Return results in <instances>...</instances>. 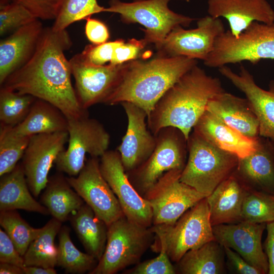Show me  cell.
Returning a JSON list of instances; mask_svg holds the SVG:
<instances>
[{
  "label": "cell",
  "instance_id": "obj_1",
  "mask_svg": "<svg viewBox=\"0 0 274 274\" xmlns=\"http://www.w3.org/2000/svg\"><path fill=\"white\" fill-rule=\"evenodd\" d=\"M72 45L66 29L44 28L31 57L1 86L49 102L67 120L88 116L72 85L71 65L64 54Z\"/></svg>",
  "mask_w": 274,
  "mask_h": 274
},
{
  "label": "cell",
  "instance_id": "obj_2",
  "mask_svg": "<svg viewBox=\"0 0 274 274\" xmlns=\"http://www.w3.org/2000/svg\"><path fill=\"white\" fill-rule=\"evenodd\" d=\"M224 91L219 78L208 75L196 65L158 100L147 118L148 128L156 136L162 128L174 127L188 140L209 101Z\"/></svg>",
  "mask_w": 274,
  "mask_h": 274
},
{
  "label": "cell",
  "instance_id": "obj_3",
  "mask_svg": "<svg viewBox=\"0 0 274 274\" xmlns=\"http://www.w3.org/2000/svg\"><path fill=\"white\" fill-rule=\"evenodd\" d=\"M197 64L196 59L161 55L148 61L127 62L120 82L104 104L130 102L148 117L163 94Z\"/></svg>",
  "mask_w": 274,
  "mask_h": 274
},
{
  "label": "cell",
  "instance_id": "obj_4",
  "mask_svg": "<svg viewBox=\"0 0 274 274\" xmlns=\"http://www.w3.org/2000/svg\"><path fill=\"white\" fill-rule=\"evenodd\" d=\"M187 144L188 156L180 181L207 197L235 173L239 158L194 131L190 134Z\"/></svg>",
  "mask_w": 274,
  "mask_h": 274
},
{
  "label": "cell",
  "instance_id": "obj_5",
  "mask_svg": "<svg viewBox=\"0 0 274 274\" xmlns=\"http://www.w3.org/2000/svg\"><path fill=\"white\" fill-rule=\"evenodd\" d=\"M155 234L125 216L108 226L106 245L102 255L89 274H114L139 263L153 244Z\"/></svg>",
  "mask_w": 274,
  "mask_h": 274
},
{
  "label": "cell",
  "instance_id": "obj_6",
  "mask_svg": "<svg viewBox=\"0 0 274 274\" xmlns=\"http://www.w3.org/2000/svg\"><path fill=\"white\" fill-rule=\"evenodd\" d=\"M151 228L155 242L151 247L156 251L163 246L170 260L175 262L188 251L215 239L206 197L187 210L173 225H153Z\"/></svg>",
  "mask_w": 274,
  "mask_h": 274
},
{
  "label": "cell",
  "instance_id": "obj_7",
  "mask_svg": "<svg viewBox=\"0 0 274 274\" xmlns=\"http://www.w3.org/2000/svg\"><path fill=\"white\" fill-rule=\"evenodd\" d=\"M274 59V23L253 22L238 38L229 30L219 36L204 64L220 67L248 61L256 64L261 59Z\"/></svg>",
  "mask_w": 274,
  "mask_h": 274
},
{
  "label": "cell",
  "instance_id": "obj_8",
  "mask_svg": "<svg viewBox=\"0 0 274 274\" xmlns=\"http://www.w3.org/2000/svg\"><path fill=\"white\" fill-rule=\"evenodd\" d=\"M170 0H134L131 3L110 0L104 12L120 15L127 23H138L145 27L144 39L158 49L168 33L178 26L187 27L195 19L176 13L168 7Z\"/></svg>",
  "mask_w": 274,
  "mask_h": 274
},
{
  "label": "cell",
  "instance_id": "obj_9",
  "mask_svg": "<svg viewBox=\"0 0 274 274\" xmlns=\"http://www.w3.org/2000/svg\"><path fill=\"white\" fill-rule=\"evenodd\" d=\"M156 137V145L150 156L137 168L126 173L142 196L166 172L183 170L187 161L188 140L180 129L166 127Z\"/></svg>",
  "mask_w": 274,
  "mask_h": 274
},
{
  "label": "cell",
  "instance_id": "obj_10",
  "mask_svg": "<svg viewBox=\"0 0 274 274\" xmlns=\"http://www.w3.org/2000/svg\"><path fill=\"white\" fill-rule=\"evenodd\" d=\"M68 120V147L55 161L57 169L77 176L86 163V155L100 157L108 150L110 136L104 125L88 116Z\"/></svg>",
  "mask_w": 274,
  "mask_h": 274
},
{
  "label": "cell",
  "instance_id": "obj_11",
  "mask_svg": "<svg viewBox=\"0 0 274 274\" xmlns=\"http://www.w3.org/2000/svg\"><path fill=\"white\" fill-rule=\"evenodd\" d=\"M182 170L165 173L143 197L152 211V225H172L190 208L204 197L180 181Z\"/></svg>",
  "mask_w": 274,
  "mask_h": 274
},
{
  "label": "cell",
  "instance_id": "obj_12",
  "mask_svg": "<svg viewBox=\"0 0 274 274\" xmlns=\"http://www.w3.org/2000/svg\"><path fill=\"white\" fill-rule=\"evenodd\" d=\"M104 178L117 197L124 216L129 220L150 227L152 211L148 201L130 182L117 150H107L99 160Z\"/></svg>",
  "mask_w": 274,
  "mask_h": 274
},
{
  "label": "cell",
  "instance_id": "obj_13",
  "mask_svg": "<svg viewBox=\"0 0 274 274\" xmlns=\"http://www.w3.org/2000/svg\"><path fill=\"white\" fill-rule=\"evenodd\" d=\"M66 179L108 226L124 216L117 197L101 175L98 157H90L77 176Z\"/></svg>",
  "mask_w": 274,
  "mask_h": 274
},
{
  "label": "cell",
  "instance_id": "obj_14",
  "mask_svg": "<svg viewBox=\"0 0 274 274\" xmlns=\"http://www.w3.org/2000/svg\"><path fill=\"white\" fill-rule=\"evenodd\" d=\"M225 31L220 18L208 15L199 19L197 27L174 28L158 49L159 55L184 56L205 61L212 52L217 38Z\"/></svg>",
  "mask_w": 274,
  "mask_h": 274
},
{
  "label": "cell",
  "instance_id": "obj_15",
  "mask_svg": "<svg viewBox=\"0 0 274 274\" xmlns=\"http://www.w3.org/2000/svg\"><path fill=\"white\" fill-rule=\"evenodd\" d=\"M76 94L82 107L87 110L105 103L121 81L126 63L93 65L85 63L79 54L70 60Z\"/></svg>",
  "mask_w": 274,
  "mask_h": 274
},
{
  "label": "cell",
  "instance_id": "obj_16",
  "mask_svg": "<svg viewBox=\"0 0 274 274\" xmlns=\"http://www.w3.org/2000/svg\"><path fill=\"white\" fill-rule=\"evenodd\" d=\"M68 140L67 131L35 134L22 157V165L32 195L38 197L48 182L49 170Z\"/></svg>",
  "mask_w": 274,
  "mask_h": 274
},
{
  "label": "cell",
  "instance_id": "obj_17",
  "mask_svg": "<svg viewBox=\"0 0 274 274\" xmlns=\"http://www.w3.org/2000/svg\"><path fill=\"white\" fill-rule=\"evenodd\" d=\"M266 224L241 221L213 226V231L215 239L223 247L232 249L265 274L268 273V263L261 240Z\"/></svg>",
  "mask_w": 274,
  "mask_h": 274
},
{
  "label": "cell",
  "instance_id": "obj_18",
  "mask_svg": "<svg viewBox=\"0 0 274 274\" xmlns=\"http://www.w3.org/2000/svg\"><path fill=\"white\" fill-rule=\"evenodd\" d=\"M127 118V127L117 148L126 173L144 162L153 152L156 137L149 129L146 113L141 108L127 102L120 104Z\"/></svg>",
  "mask_w": 274,
  "mask_h": 274
},
{
  "label": "cell",
  "instance_id": "obj_19",
  "mask_svg": "<svg viewBox=\"0 0 274 274\" xmlns=\"http://www.w3.org/2000/svg\"><path fill=\"white\" fill-rule=\"evenodd\" d=\"M218 70L245 94L258 120L259 136L274 142V80L270 81L268 89L265 90L256 83L253 76L243 65L238 74L226 65Z\"/></svg>",
  "mask_w": 274,
  "mask_h": 274
},
{
  "label": "cell",
  "instance_id": "obj_20",
  "mask_svg": "<svg viewBox=\"0 0 274 274\" xmlns=\"http://www.w3.org/2000/svg\"><path fill=\"white\" fill-rule=\"evenodd\" d=\"M208 6L210 16L227 20L235 38L253 22L274 23V10L266 0H208Z\"/></svg>",
  "mask_w": 274,
  "mask_h": 274
},
{
  "label": "cell",
  "instance_id": "obj_21",
  "mask_svg": "<svg viewBox=\"0 0 274 274\" xmlns=\"http://www.w3.org/2000/svg\"><path fill=\"white\" fill-rule=\"evenodd\" d=\"M44 27L39 19L14 31L0 42V84L35 53Z\"/></svg>",
  "mask_w": 274,
  "mask_h": 274
},
{
  "label": "cell",
  "instance_id": "obj_22",
  "mask_svg": "<svg viewBox=\"0 0 274 274\" xmlns=\"http://www.w3.org/2000/svg\"><path fill=\"white\" fill-rule=\"evenodd\" d=\"M246 186L274 195V149L270 140L259 136L255 150L239 158L234 173Z\"/></svg>",
  "mask_w": 274,
  "mask_h": 274
},
{
  "label": "cell",
  "instance_id": "obj_23",
  "mask_svg": "<svg viewBox=\"0 0 274 274\" xmlns=\"http://www.w3.org/2000/svg\"><path fill=\"white\" fill-rule=\"evenodd\" d=\"M193 131L218 148L245 157L256 149L259 137L248 138L206 111L193 127Z\"/></svg>",
  "mask_w": 274,
  "mask_h": 274
},
{
  "label": "cell",
  "instance_id": "obj_24",
  "mask_svg": "<svg viewBox=\"0 0 274 274\" xmlns=\"http://www.w3.org/2000/svg\"><path fill=\"white\" fill-rule=\"evenodd\" d=\"M206 110L248 138L259 136L258 120L246 98L224 91L209 101Z\"/></svg>",
  "mask_w": 274,
  "mask_h": 274
},
{
  "label": "cell",
  "instance_id": "obj_25",
  "mask_svg": "<svg viewBox=\"0 0 274 274\" xmlns=\"http://www.w3.org/2000/svg\"><path fill=\"white\" fill-rule=\"evenodd\" d=\"M247 190L234 173L206 197L212 226L241 221Z\"/></svg>",
  "mask_w": 274,
  "mask_h": 274
},
{
  "label": "cell",
  "instance_id": "obj_26",
  "mask_svg": "<svg viewBox=\"0 0 274 274\" xmlns=\"http://www.w3.org/2000/svg\"><path fill=\"white\" fill-rule=\"evenodd\" d=\"M21 163L10 172L1 176L0 211L24 210L44 215L50 214L44 206L38 202L29 191Z\"/></svg>",
  "mask_w": 274,
  "mask_h": 274
},
{
  "label": "cell",
  "instance_id": "obj_27",
  "mask_svg": "<svg viewBox=\"0 0 274 274\" xmlns=\"http://www.w3.org/2000/svg\"><path fill=\"white\" fill-rule=\"evenodd\" d=\"M7 127L14 134L30 136L40 133L67 131L68 120L55 106L36 98L23 121L15 126Z\"/></svg>",
  "mask_w": 274,
  "mask_h": 274
},
{
  "label": "cell",
  "instance_id": "obj_28",
  "mask_svg": "<svg viewBox=\"0 0 274 274\" xmlns=\"http://www.w3.org/2000/svg\"><path fill=\"white\" fill-rule=\"evenodd\" d=\"M69 219L86 252L98 261L106 247L108 225L85 203Z\"/></svg>",
  "mask_w": 274,
  "mask_h": 274
},
{
  "label": "cell",
  "instance_id": "obj_29",
  "mask_svg": "<svg viewBox=\"0 0 274 274\" xmlns=\"http://www.w3.org/2000/svg\"><path fill=\"white\" fill-rule=\"evenodd\" d=\"M41 200L50 214L61 222L69 219L85 203L66 177L59 173L49 178Z\"/></svg>",
  "mask_w": 274,
  "mask_h": 274
},
{
  "label": "cell",
  "instance_id": "obj_30",
  "mask_svg": "<svg viewBox=\"0 0 274 274\" xmlns=\"http://www.w3.org/2000/svg\"><path fill=\"white\" fill-rule=\"evenodd\" d=\"M224 248L215 239L186 253L178 263L182 274H220L225 272Z\"/></svg>",
  "mask_w": 274,
  "mask_h": 274
},
{
  "label": "cell",
  "instance_id": "obj_31",
  "mask_svg": "<svg viewBox=\"0 0 274 274\" xmlns=\"http://www.w3.org/2000/svg\"><path fill=\"white\" fill-rule=\"evenodd\" d=\"M61 223L53 217L40 228L23 256L24 266L54 268L57 265L58 248L55 244V239L61 227Z\"/></svg>",
  "mask_w": 274,
  "mask_h": 274
},
{
  "label": "cell",
  "instance_id": "obj_32",
  "mask_svg": "<svg viewBox=\"0 0 274 274\" xmlns=\"http://www.w3.org/2000/svg\"><path fill=\"white\" fill-rule=\"evenodd\" d=\"M70 229L66 226L61 227L58 232L57 265L66 273H84L92 270L98 260L88 253L78 250L72 242Z\"/></svg>",
  "mask_w": 274,
  "mask_h": 274
},
{
  "label": "cell",
  "instance_id": "obj_33",
  "mask_svg": "<svg viewBox=\"0 0 274 274\" xmlns=\"http://www.w3.org/2000/svg\"><path fill=\"white\" fill-rule=\"evenodd\" d=\"M37 98L1 86L0 89L1 125L14 127L27 116Z\"/></svg>",
  "mask_w": 274,
  "mask_h": 274
},
{
  "label": "cell",
  "instance_id": "obj_34",
  "mask_svg": "<svg viewBox=\"0 0 274 274\" xmlns=\"http://www.w3.org/2000/svg\"><path fill=\"white\" fill-rule=\"evenodd\" d=\"M274 220V195L247 187L244 199L241 221L267 223Z\"/></svg>",
  "mask_w": 274,
  "mask_h": 274
},
{
  "label": "cell",
  "instance_id": "obj_35",
  "mask_svg": "<svg viewBox=\"0 0 274 274\" xmlns=\"http://www.w3.org/2000/svg\"><path fill=\"white\" fill-rule=\"evenodd\" d=\"M0 225L22 256L40 230L31 226L16 210L1 211Z\"/></svg>",
  "mask_w": 274,
  "mask_h": 274
},
{
  "label": "cell",
  "instance_id": "obj_36",
  "mask_svg": "<svg viewBox=\"0 0 274 274\" xmlns=\"http://www.w3.org/2000/svg\"><path fill=\"white\" fill-rule=\"evenodd\" d=\"M105 8L98 4L97 0H62L51 27L56 31L65 29L75 22L104 12Z\"/></svg>",
  "mask_w": 274,
  "mask_h": 274
},
{
  "label": "cell",
  "instance_id": "obj_37",
  "mask_svg": "<svg viewBox=\"0 0 274 274\" xmlns=\"http://www.w3.org/2000/svg\"><path fill=\"white\" fill-rule=\"evenodd\" d=\"M30 136L13 134L8 128L1 125L0 176L12 171L22 158Z\"/></svg>",
  "mask_w": 274,
  "mask_h": 274
},
{
  "label": "cell",
  "instance_id": "obj_38",
  "mask_svg": "<svg viewBox=\"0 0 274 274\" xmlns=\"http://www.w3.org/2000/svg\"><path fill=\"white\" fill-rule=\"evenodd\" d=\"M38 19L24 6L13 2L0 6V35L15 31Z\"/></svg>",
  "mask_w": 274,
  "mask_h": 274
},
{
  "label": "cell",
  "instance_id": "obj_39",
  "mask_svg": "<svg viewBox=\"0 0 274 274\" xmlns=\"http://www.w3.org/2000/svg\"><path fill=\"white\" fill-rule=\"evenodd\" d=\"M156 252H159L156 257L138 263L132 268L126 270L130 274H175L176 268L171 263L165 249L159 247Z\"/></svg>",
  "mask_w": 274,
  "mask_h": 274
},
{
  "label": "cell",
  "instance_id": "obj_40",
  "mask_svg": "<svg viewBox=\"0 0 274 274\" xmlns=\"http://www.w3.org/2000/svg\"><path fill=\"white\" fill-rule=\"evenodd\" d=\"M124 41L123 39H118L100 44H89L79 54L86 64L97 66L105 65L106 63L110 62L116 47Z\"/></svg>",
  "mask_w": 274,
  "mask_h": 274
},
{
  "label": "cell",
  "instance_id": "obj_41",
  "mask_svg": "<svg viewBox=\"0 0 274 274\" xmlns=\"http://www.w3.org/2000/svg\"><path fill=\"white\" fill-rule=\"evenodd\" d=\"M28 10L37 19L55 20L62 0H10Z\"/></svg>",
  "mask_w": 274,
  "mask_h": 274
},
{
  "label": "cell",
  "instance_id": "obj_42",
  "mask_svg": "<svg viewBox=\"0 0 274 274\" xmlns=\"http://www.w3.org/2000/svg\"><path fill=\"white\" fill-rule=\"evenodd\" d=\"M148 44L146 40L131 39L125 41L115 48L112 58L109 63L118 65L138 59L142 51Z\"/></svg>",
  "mask_w": 274,
  "mask_h": 274
},
{
  "label": "cell",
  "instance_id": "obj_43",
  "mask_svg": "<svg viewBox=\"0 0 274 274\" xmlns=\"http://www.w3.org/2000/svg\"><path fill=\"white\" fill-rule=\"evenodd\" d=\"M0 262L13 264L23 268L24 258L7 233L0 229Z\"/></svg>",
  "mask_w": 274,
  "mask_h": 274
},
{
  "label": "cell",
  "instance_id": "obj_44",
  "mask_svg": "<svg viewBox=\"0 0 274 274\" xmlns=\"http://www.w3.org/2000/svg\"><path fill=\"white\" fill-rule=\"evenodd\" d=\"M85 32L87 39L93 44L108 41L110 33L107 25L102 21L89 17L85 19Z\"/></svg>",
  "mask_w": 274,
  "mask_h": 274
},
{
  "label": "cell",
  "instance_id": "obj_45",
  "mask_svg": "<svg viewBox=\"0 0 274 274\" xmlns=\"http://www.w3.org/2000/svg\"><path fill=\"white\" fill-rule=\"evenodd\" d=\"M229 266L235 273L239 274H262L257 268L246 261L232 249L223 247Z\"/></svg>",
  "mask_w": 274,
  "mask_h": 274
},
{
  "label": "cell",
  "instance_id": "obj_46",
  "mask_svg": "<svg viewBox=\"0 0 274 274\" xmlns=\"http://www.w3.org/2000/svg\"><path fill=\"white\" fill-rule=\"evenodd\" d=\"M264 250L268 263V274H274V220L266 223Z\"/></svg>",
  "mask_w": 274,
  "mask_h": 274
},
{
  "label": "cell",
  "instance_id": "obj_47",
  "mask_svg": "<svg viewBox=\"0 0 274 274\" xmlns=\"http://www.w3.org/2000/svg\"><path fill=\"white\" fill-rule=\"evenodd\" d=\"M23 274H56L54 268H45L38 266H25L23 268Z\"/></svg>",
  "mask_w": 274,
  "mask_h": 274
},
{
  "label": "cell",
  "instance_id": "obj_48",
  "mask_svg": "<svg viewBox=\"0 0 274 274\" xmlns=\"http://www.w3.org/2000/svg\"><path fill=\"white\" fill-rule=\"evenodd\" d=\"M1 274H23V268L16 265L8 263H0Z\"/></svg>",
  "mask_w": 274,
  "mask_h": 274
},
{
  "label": "cell",
  "instance_id": "obj_49",
  "mask_svg": "<svg viewBox=\"0 0 274 274\" xmlns=\"http://www.w3.org/2000/svg\"><path fill=\"white\" fill-rule=\"evenodd\" d=\"M10 2V0H0V6L7 4Z\"/></svg>",
  "mask_w": 274,
  "mask_h": 274
},
{
  "label": "cell",
  "instance_id": "obj_50",
  "mask_svg": "<svg viewBox=\"0 0 274 274\" xmlns=\"http://www.w3.org/2000/svg\"><path fill=\"white\" fill-rule=\"evenodd\" d=\"M272 144H273V149H274V142H272Z\"/></svg>",
  "mask_w": 274,
  "mask_h": 274
}]
</instances>
